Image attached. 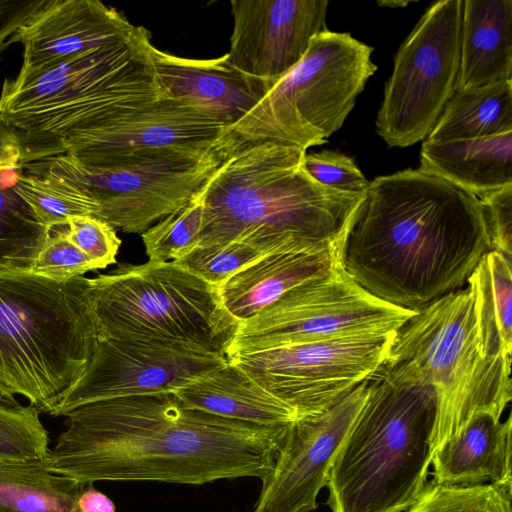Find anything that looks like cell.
<instances>
[{
  "label": "cell",
  "instance_id": "39",
  "mask_svg": "<svg viewBox=\"0 0 512 512\" xmlns=\"http://www.w3.org/2000/svg\"><path fill=\"white\" fill-rule=\"evenodd\" d=\"M19 131L0 115V170L20 167Z\"/></svg>",
  "mask_w": 512,
  "mask_h": 512
},
{
  "label": "cell",
  "instance_id": "36",
  "mask_svg": "<svg viewBox=\"0 0 512 512\" xmlns=\"http://www.w3.org/2000/svg\"><path fill=\"white\" fill-rule=\"evenodd\" d=\"M67 226L68 238L101 269L116 262L121 239L106 221L92 215L74 216Z\"/></svg>",
  "mask_w": 512,
  "mask_h": 512
},
{
  "label": "cell",
  "instance_id": "17",
  "mask_svg": "<svg viewBox=\"0 0 512 512\" xmlns=\"http://www.w3.org/2000/svg\"><path fill=\"white\" fill-rule=\"evenodd\" d=\"M232 64L272 85L305 55L326 27L327 0H232Z\"/></svg>",
  "mask_w": 512,
  "mask_h": 512
},
{
  "label": "cell",
  "instance_id": "22",
  "mask_svg": "<svg viewBox=\"0 0 512 512\" xmlns=\"http://www.w3.org/2000/svg\"><path fill=\"white\" fill-rule=\"evenodd\" d=\"M512 80V1L463 0L456 90Z\"/></svg>",
  "mask_w": 512,
  "mask_h": 512
},
{
  "label": "cell",
  "instance_id": "31",
  "mask_svg": "<svg viewBox=\"0 0 512 512\" xmlns=\"http://www.w3.org/2000/svg\"><path fill=\"white\" fill-rule=\"evenodd\" d=\"M406 512H512V489L494 484L444 485L432 480Z\"/></svg>",
  "mask_w": 512,
  "mask_h": 512
},
{
  "label": "cell",
  "instance_id": "7",
  "mask_svg": "<svg viewBox=\"0 0 512 512\" xmlns=\"http://www.w3.org/2000/svg\"><path fill=\"white\" fill-rule=\"evenodd\" d=\"M89 293L98 340L158 342L226 356L239 325L217 286L174 261L122 263L90 278Z\"/></svg>",
  "mask_w": 512,
  "mask_h": 512
},
{
  "label": "cell",
  "instance_id": "34",
  "mask_svg": "<svg viewBox=\"0 0 512 512\" xmlns=\"http://www.w3.org/2000/svg\"><path fill=\"white\" fill-rule=\"evenodd\" d=\"M97 269H101L100 266L68 238L65 230L50 233L29 271L65 281Z\"/></svg>",
  "mask_w": 512,
  "mask_h": 512
},
{
  "label": "cell",
  "instance_id": "29",
  "mask_svg": "<svg viewBox=\"0 0 512 512\" xmlns=\"http://www.w3.org/2000/svg\"><path fill=\"white\" fill-rule=\"evenodd\" d=\"M14 189L49 230L67 225L74 216L97 217L100 211L97 202L74 185L53 177L32 175L22 169Z\"/></svg>",
  "mask_w": 512,
  "mask_h": 512
},
{
  "label": "cell",
  "instance_id": "8",
  "mask_svg": "<svg viewBox=\"0 0 512 512\" xmlns=\"http://www.w3.org/2000/svg\"><path fill=\"white\" fill-rule=\"evenodd\" d=\"M374 48L347 32L315 35L303 58L230 131L235 144L274 142L304 151L339 130L377 66Z\"/></svg>",
  "mask_w": 512,
  "mask_h": 512
},
{
  "label": "cell",
  "instance_id": "9",
  "mask_svg": "<svg viewBox=\"0 0 512 512\" xmlns=\"http://www.w3.org/2000/svg\"><path fill=\"white\" fill-rule=\"evenodd\" d=\"M232 147L202 153L130 162L106 169L84 166L67 155L21 164L36 176L60 179L93 198L97 218L125 233H143L166 215L187 204L207 182Z\"/></svg>",
  "mask_w": 512,
  "mask_h": 512
},
{
  "label": "cell",
  "instance_id": "37",
  "mask_svg": "<svg viewBox=\"0 0 512 512\" xmlns=\"http://www.w3.org/2000/svg\"><path fill=\"white\" fill-rule=\"evenodd\" d=\"M492 251L512 260V184L480 199Z\"/></svg>",
  "mask_w": 512,
  "mask_h": 512
},
{
  "label": "cell",
  "instance_id": "25",
  "mask_svg": "<svg viewBox=\"0 0 512 512\" xmlns=\"http://www.w3.org/2000/svg\"><path fill=\"white\" fill-rule=\"evenodd\" d=\"M473 302L477 337L483 357L511 359L512 260L487 252L467 280Z\"/></svg>",
  "mask_w": 512,
  "mask_h": 512
},
{
  "label": "cell",
  "instance_id": "43",
  "mask_svg": "<svg viewBox=\"0 0 512 512\" xmlns=\"http://www.w3.org/2000/svg\"><path fill=\"white\" fill-rule=\"evenodd\" d=\"M253 512V511H252Z\"/></svg>",
  "mask_w": 512,
  "mask_h": 512
},
{
  "label": "cell",
  "instance_id": "2",
  "mask_svg": "<svg viewBox=\"0 0 512 512\" xmlns=\"http://www.w3.org/2000/svg\"><path fill=\"white\" fill-rule=\"evenodd\" d=\"M491 251L480 199L420 168L370 181L341 264L368 293L418 311L463 288Z\"/></svg>",
  "mask_w": 512,
  "mask_h": 512
},
{
  "label": "cell",
  "instance_id": "23",
  "mask_svg": "<svg viewBox=\"0 0 512 512\" xmlns=\"http://www.w3.org/2000/svg\"><path fill=\"white\" fill-rule=\"evenodd\" d=\"M186 406L218 417L258 426L290 424L295 411L227 363L173 392Z\"/></svg>",
  "mask_w": 512,
  "mask_h": 512
},
{
  "label": "cell",
  "instance_id": "40",
  "mask_svg": "<svg viewBox=\"0 0 512 512\" xmlns=\"http://www.w3.org/2000/svg\"><path fill=\"white\" fill-rule=\"evenodd\" d=\"M79 512H116L114 502L104 493L94 488L93 484L86 485L77 498Z\"/></svg>",
  "mask_w": 512,
  "mask_h": 512
},
{
  "label": "cell",
  "instance_id": "35",
  "mask_svg": "<svg viewBox=\"0 0 512 512\" xmlns=\"http://www.w3.org/2000/svg\"><path fill=\"white\" fill-rule=\"evenodd\" d=\"M303 168L317 183L345 193L364 194L370 181L366 179L354 160L334 151L305 154Z\"/></svg>",
  "mask_w": 512,
  "mask_h": 512
},
{
  "label": "cell",
  "instance_id": "4",
  "mask_svg": "<svg viewBox=\"0 0 512 512\" xmlns=\"http://www.w3.org/2000/svg\"><path fill=\"white\" fill-rule=\"evenodd\" d=\"M437 416L434 389L385 363L331 462V512H406L428 483Z\"/></svg>",
  "mask_w": 512,
  "mask_h": 512
},
{
  "label": "cell",
  "instance_id": "42",
  "mask_svg": "<svg viewBox=\"0 0 512 512\" xmlns=\"http://www.w3.org/2000/svg\"><path fill=\"white\" fill-rule=\"evenodd\" d=\"M0 404L17 405L16 402L10 401L1 392H0Z\"/></svg>",
  "mask_w": 512,
  "mask_h": 512
},
{
  "label": "cell",
  "instance_id": "21",
  "mask_svg": "<svg viewBox=\"0 0 512 512\" xmlns=\"http://www.w3.org/2000/svg\"><path fill=\"white\" fill-rule=\"evenodd\" d=\"M342 247L265 254L218 286L221 302L238 322L245 321L292 288L336 269Z\"/></svg>",
  "mask_w": 512,
  "mask_h": 512
},
{
  "label": "cell",
  "instance_id": "41",
  "mask_svg": "<svg viewBox=\"0 0 512 512\" xmlns=\"http://www.w3.org/2000/svg\"><path fill=\"white\" fill-rule=\"evenodd\" d=\"M411 2L413 1H405V0H383V1H378L377 4L381 7H385V8H398V7H406L407 5H409Z\"/></svg>",
  "mask_w": 512,
  "mask_h": 512
},
{
  "label": "cell",
  "instance_id": "19",
  "mask_svg": "<svg viewBox=\"0 0 512 512\" xmlns=\"http://www.w3.org/2000/svg\"><path fill=\"white\" fill-rule=\"evenodd\" d=\"M162 97L203 112L230 132L271 88L267 81L235 67L228 54L191 59L150 49Z\"/></svg>",
  "mask_w": 512,
  "mask_h": 512
},
{
  "label": "cell",
  "instance_id": "32",
  "mask_svg": "<svg viewBox=\"0 0 512 512\" xmlns=\"http://www.w3.org/2000/svg\"><path fill=\"white\" fill-rule=\"evenodd\" d=\"M39 409L0 404V462L42 461L49 448V434Z\"/></svg>",
  "mask_w": 512,
  "mask_h": 512
},
{
  "label": "cell",
  "instance_id": "16",
  "mask_svg": "<svg viewBox=\"0 0 512 512\" xmlns=\"http://www.w3.org/2000/svg\"><path fill=\"white\" fill-rule=\"evenodd\" d=\"M368 384L369 379L325 410L291 422L272 470L261 480L253 512H312L317 508L333 457L365 400Z\"/></svg>",
  "mask_w": 512,
  "mask_h": 512
},
{
  "label": "cell",
  "instance_id": "33",
  "mask_svg": "<svg viewBox=\"0 0 512 512\" xmlns=\"http://www.w3.org/2000/svg\"><path fill=\"white\" fill-rule=\"evenodd\" d=\"M261 256L263 254L258 249L248 244L228 242L195 246L174 262L205 282L218 287Z\"/></svg>",
  "mask_w": 512,
  "mask_h": 512
},
{
  "label": "cell",
  "instance_id": "26",
  "mask_svg": "<svg viewBox=\"0 0 512 512\" xmlns=\"http://www.w3.org/2000/svg\"><path fill=\"white\" fill-rule=\"evenodd\" d=\"M512 131V80L455 90L429 142L489 137Z\"/></svg>",
  "mask_w": 512,
  "mask_h": 512
},
{
  "label": "cell",
  "instance_id": "13",
  "mask_svg": "<svg viewBox=\"0 0 512 512\" xmlns=\"http://www.w3.org/2000/svg\"><path fill=\"white\" fill-rule=\"evenodd\" d=\"M150 33L137 26L121 42L5 80L0 115L21 134H45L153 68Z\"/></svg>",
  "mask_w": 512,
  "mask_h": 512
},
{
  "label": "cell",
  "instance_id": "11",
  "mask_svg": "<svg viewBox=\"0 0 512 512\" xmlns=\"http://www.w3.org/2000/svg\"><path fill=\"white\" fill-rule=\"evenodd\" d=\"M417 311L379 300L342 265L283 294L239 322L226 356L344 336L396 332Z\"/></svg>",
  "mask_w": 512,
  "mask_h": 512
},
{
  "label": "cell",
  "instance_id": "28",
  "mask_svg": "<svg viewBox=\"0 0 512 512\" xmlns=\"http://www.w3.org/2000/svg\"><path fill=\"white\" fill-rule=\"evenodd\" d=\"M20 171L0 170V269L29 271L51 230L14 189Z\"/></svg>",
  "mask_w": 512,
  "mask_h": 512
},
{
  "label": "cell",
  "instance_id": "6",
  "mask_svg": "<svg viewBox=\"0 0 512 512\" xmlns=\"http://www.w3.org/2000/svg\"><path fill=\"white\" fill-rule=\"evenodd\" d=\"M385 363L407 369L434 389L433 451L474 415L502 416L512 399L511 359L483 357L467 286L408 319L395 333Z\"/></svg>",
  "mask_w": 512,
  "mask_h": 512
},
{
  "label": "cell",
  "instance_id": "24",
  "mask_svg": "<svg viewBox=\"0 0 512 512\" xmlns=\"http://www.w3.org/2000/svg\"><path fill=\"white\" fill-rule=\"evenodd\" d=\"M420 169L481 199L512 184V131L447 142L424 139Z\"/></svg>",
  "mask_w": 512,
  "mask_h": 512
},
{
  "label": "cell",
  "instance_id": "1",
  "mask_svg": "<svg viewBox=\"0 0 512 512\" xmlns=\"http://www.w3.org/2000/svg\"><path fill=\"white\" fill-rule=\"evenodd\" d=\"M43 463L88 485L156 481L202 485L272 470L289 425L258 426L186 406L173 392L82 405Z\"/></svg>",
  "mask_w": 512,
  "mask_h": 512
},
{
  "label": "cell",
  "instance_id": "3",
  "mask_svg": "<svg viewBox=\"0 0 512 512\" xmlns=\"http://www.w3.org/2000/svg\"><path fill=\"white\" fill-rule=\"evenodd\" d=\"M306 151L274 142L233 144L202 186L196 246L242 242L263 255L342 247L364 196L322 186Z\"/></svg>",
  "mask_w": 512,
  "mask_h": 512
},
{
  "label": "cell",
  "instance_id": "18",
  "mask_svg": "<svg viewBox=\"0 0 512 512\" xmlns=\"http://www.w3.org/2000/svg\"><path fill=\"white\" fill-rule=\"evenodd\" d=\"M137 26L98 0H47L11 37L23 47L25 77L85 52L130 38Z\"/></svg>",
  "mask_w": 512,
  "mask_h": 512
},
{
  "label": "cell",
  "instance_id": "5",
  "mask_svg": "<svg viewBox=\"0 0 512 512\" xmlns=\"http://www.w3.org/2000/svg\"><path fill=\"white\" fill-rule=\"evenodd\" d=\"M90 278L0 269V392L48 413L80 379L98 342Z\"/></svg>",
  "mask_w": 512,
  "mask_h": 512
},
{
  "label": "cell",
  "instance_id": "14",
  "mask_svg": "<svg viewBox=\"0 0 512 512\" xmlns=\"http://www.w3.org/2000/svg\"><path fill=\"white\" fill-rule=\"evenodd\" d=\"M396 332L289 344L227 358L298 417L325 410L370 379L385 364Z\"/></svg>",
  "mask_w": 512,
  "mask_h": 512
},
{
  "label": "cell",
  "instance_id": "30",
  "mask_svg": "<svg viewBox=\"0 0 512 512\" xmlns=\"http://www.w3.org/2000/svg\"><path fill=\"white\" fill-rule=\"evenodd\" d=\"M203 209L200 189L187 204L144 231L141 237L149 261H176L192 250L199 241Z\"/></svg>",
  "mask_w": 512,
  "mask_h": 512
},
{
  "label": "cell",
  "instance_id": "38",
  "mask_svg": "<svg viewBox=\"0 0 512 512\" xmlns=\"http://www.w3.org/2000/svg\"><path fill=\"white\" fill-rule=\"evenodd\" d=\"M47 0H0V56L12 44L11 37Z\"/></svg>",
  "mask_w": 512,
  "mask_h": 512
},
{
  "label": "cell",
  "instance_id": "27",
  "mask_svg": "<svg viewBox=\"0 0 512 512\" xmlns=\"http://www.w3.org/2000/svg\"><path fill=\"white\" fill-rule=\"evenodd\" d=\"M85 486L50 471L43 460L0 462V512H79Z\"/></svg>",
  "mask_w": 512,
  "mask_h": 512
},
{
  "label": "cell",
  "instance_id": "10",
  "mask_svg": "<svg viewBox=\"0 0 512 512\" xmlns=\"http://www.w3.org/2000/svg\"><path fill=\"white\" fill-rule=\"evenodd\" d=\"M463 0L433 3L403 41L384 88L376 131L389 147L423 141L456 90Z\"/></svg>",
  "mask_w": 512,
  "mask_h": 512
},
{
  "label": "cell",
  "instance_id": "20",
  "mask_svg": "<svg viewBox=\"0 0 512 512\" xmlns=\"http://www.w3.org/2000/svg\"><path fill=\"white\" fill-rule=\"evenodd\" d=\"M474 415L433 452V481L453 486L494 484L512 489V419Z\"/></svg>",
  "mask_w": 512,
  "mask_h": 512
},
{
  "label": "cell",
  "instance_id": "15",
  "mask_svg": "<svg viewBox=\"0 0 512 512\" xmlns=\"http://www.w3.org/2000/svg\"><path fill=\"white\" fill-rule=\"evenodd\" d=\"M227 362V356L185 346L99 339L83 375L49 414L64 416L101 400L174 392Z\"/></svg>",
  "mask_w": 512,
  "mask_h": 512
},
{
  "label": "cell",
  "instance_id": "12",
  "mask_svg": "<svg viewBox=\"0 0 512 512\" xmlns=\"http://www.w3.org/2000/svg\"><path fill=\"white\" fill-rule=\"evenodd\" d=\"M230 132L201 111L161 97L82 130L21 144V162L67 155L106 169L130 162L212 150Z\"/></svg>",
  "mask_w": 512,
  "mask_h": 512
}]
</instances>
